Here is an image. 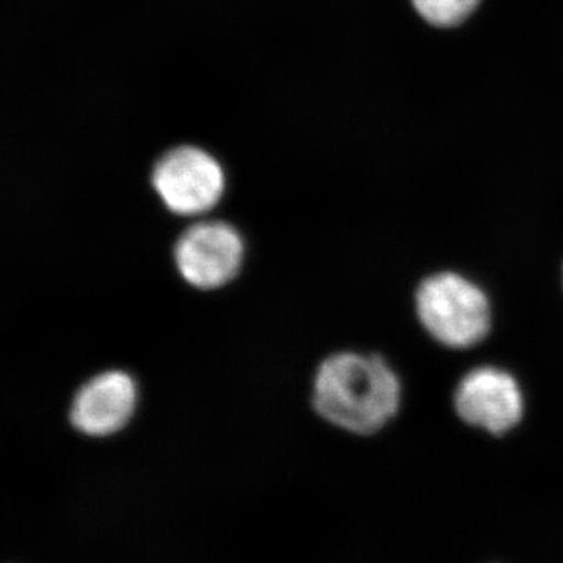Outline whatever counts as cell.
I'll list each match as a JSON object with an SVG mask.
<instances>
[{"instance_id": "1", "label": "cell", "mask_w": 563, "mask_h": 563, "mask_svg": "<svg viewBox=\"0 0 563 563\" xmlns=\"http://www.w3.org/2000/svg\"><path fill=\"white\" fill-rule=\"evenodd\" d=\"M399 404L401 384L379 355L339 352L317 369L314 410L343 431L372 435L398 413Z\"/></svg>"}, {"instance_id": "2", "label": "cell", "mask_w": 563, "mask_h": 563, "mask_svg": "<svg viewBox=\"0 0 563 563\" xmlns=\"http://www.w3.org/2000/svg\"><path fill=\"white\" fill-rule=\"evenodd\" d=\"M417 312L437 342L465 350L490 331V302L472 280L455 273L433 274L417 291Z\"/></svg>"}, {"instance_id": "3", "label": "cell", "mask_w": 563, "mask_h": 563, "mask_svg": "<svg viewBox=\"0 0 563 563\" xmlns=\"http://www.w3.org/2000/svg\"><path fill=\"white\" fill-rule=\"evenodd\" d=\"M152 185L166 209L180 217H198L220 203L225 174L220 162L196 146H179L155 163Z\"/></svg>"}, {"instance_id": "4", "label": "cell", "mask_w": 563, "mask_h": 563, "mask_svg": "<svg viewBox=\"0 0 563 563\" xmlns=\"http://www.w3.org/2000/svg\"><path fill=\"white\" fill-rule=\"evenodd\" d=\"M180 276L199 290H217L239 276L244 261L242 233L224 221H203L187 229L174 247Z\"/></svg>"}, {"instance_id": "5", "label": "cell", "mask_w": 563, "mask_h": 563, "mask_svg": "<svg viewBox=\"0 0 563 563\" xmlns=\"http://www.w3.org/2000/svg\"><path fill=\"white\" fill-rule=\"evenodd\" d=\"M459 417L474 428L501 435L523 417V395L509 373L493 366L473 369L455 390Z\"/></svg>"}, {"instance_id": "6", "label": "cell", "mask_w": 563, "mask_h": 563, "mask_svg": "<svg viewBox=\"0 0 563 563\" xmlns=\"http://www.w3.org/2000/svg\"><path fill=\"white\" fill-rule=\"evenodd\" d=\"M139 387L131 374H98L81 385L69 409L70 424L88 437H110L122 431L135 415Z\"/></svg>"}, {"instance_id": "7", "label": "cell", "mask_w": 563, "mask_h": 563, "mask_svg": "<svg viewBox=\"0 0 563 563\" xmlns=\"http://www.w3.org/2000/svg\"><path fill=\"white\" fill-rule=\"evenodd\" d=\"M479 2L481 0H412L418 13L437 27L462 24Z\"/></svg>"}]
</instances>
